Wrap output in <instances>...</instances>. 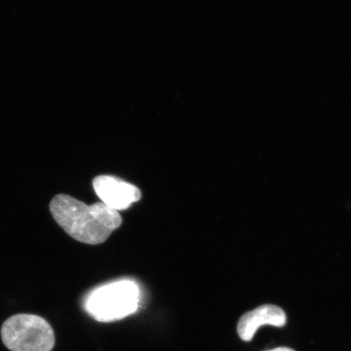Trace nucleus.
Here are the masks:
<instances>
[{
  "instance_id": "nucleus-3",
  "label": "nucleus",
  "mask_w": 351,
  "mask_h": 351,
  "mask_svg": "<svg viewBox=\"0 0 351 351\" xmlns=\"http://www.w3.org/2000/svg\"><path fill=\"white\" fill-rule=\"evenodd\" d=\"M1 337L12 351H51L55 346L53 329L36 315H12L3 323Z\"/></svg>"
},
{
  "instance_id": "nucleus-5",
  "label": "nucleus",
  "mask_w": 351,
  "mask_h": 351,
  "mask_svg": "<svg viewBox=\"0 0 351 351\" xmlns=\"http://www.w3.org/2000/svg\"><path fill=\"white\" fill-rule=\"evenodd\" d=\"M287 323V314L275 305H263L241 317L237 327L241 340L250 341L253 339L257 329L263 326L283 327Z\"/></svg>"
},
{
  "instance_id": "nucleus-6",
  "label": "nucleus",
  "mask_w": 351,
  "mask_h": 351,
  "mask_svg": "<svg viewBox=\"0 0 351 351\" xmlns=\"http://www.w3.org/2000/svg\"><path fill=\"white\" fill-rule=\"evenodd\" d=\"M265 351H295V350H293V349L288 348H275L273 350H265Z\"/></svg>"
},
{
  "instance_id": "nucleus-4",
  "label": "nucleus",
  "mask_w": 351,
  "mask_h": 351,
  "mask_svg": "<svg viewBox=\"0 0 351 351\" xmlns=\"http://www.w3.org/2000/svg\"><path fill=\"white\" fill-rule=\"evenodd\" d=\"M93 186L102 203L117 212L129 208L142 197L137 186L112 176H98L94 179Z\"/></svg>"
},
{
  "instance_id": "nucleus-1",
  "label": "nucleus",
  "mask_w": 351,
  "mask_h": 351,
  "mask_svg": "<svg viewBox=\"0 0 351 351\" xmlns=\"http://www.w3.org/2000/svg\"><path fill=\"white\" fill-rule=\"evenodd\" d=\"M50 212L69 236L89 245L104 243L122 223L119 213L102 202L88 206L64 194L57 195L52 199Z\"/></svg>"
},
{
  "instance_id": "nucleus-2",
  "label": "nucleus",
  "mask_w": 351,
  "mask_h": 351,
  "mask_svg": "<svg viewBox=\"0 0 351 351\" xmlns=\"http://www.w3.org/2000/svg\"><path fill=\"white\" fill-rule=\"evenodd\" d=\"M140 292L137 285L121 280L104 285L91 293L86 308L99 322L121 319L137 311Z\"/></svg>"
}]
</instances>
